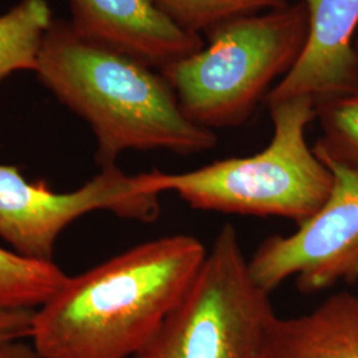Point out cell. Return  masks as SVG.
<instances>
[{
  "label": "cell",
  "mask_w": 358,
  "mask_h": 358,
  "mask_svg": "<svg viewBox=\"0 0 358 358\" xmlns=\"http://www.w3.org/2000/svg\"><path fill=\"white\" fill-rule=\"evenodd\" d=\"M206 255L196 238L178 234L69 278L36 309L32 344L44 358L133 357L187 292Z\"/></svg>",
  "instance_id": "1"
},
{
  "label": "cell",
  "mask_w": 358,
  "mask_h": 358,
  "mask_svg": "<svg viewBox=\"0 0 358 358\" xmlns=\"http://www.w3.org/2000/svg\"><path fill=\"white\" fill-rule=\"evenodd\" d=\"M40 80L93 130L101 167L127 150L202 153L217 134L192 122L179 106L166 77L149 65L78 36L53 22L36 66Z\"/></svg>",
  "instance_id": "2"
},
{
  "label": "cell",
  "mask_w": 358,
  "mask_h": 358,
  "mask_svg": "<svg viewBox=\"0 0 358 358\" xmlns=\"http://www.w3.org/2000/svg\"><path fill=\"white\" fill-rule=\"evenodd\" d=\"M273 134L262 152L167 174L145 173L153 192H173L187 205L223 214L280 217L301 224L329 196L333 174L309 148L306 131L316 103L294 97L267 103Z\"/></svg>",
  "instance_id": "3"
},
{
  "label": "cell",
  "mask_w": 358,
  "mask_h": 358,
  "mask_svg": "<svg viewBox=\"0 0 358 358\" xmlns=\"http://www.w3.org/2000/svg\"><path fill=\"white\" fill-rule=\"evenodd\" d=\"M309 15L303 1L235 17L206 36L208 44L159 72L185 115L210 130L238 128L272 84L287 76L307 44Z\"/></svg>",
  "instance_id": "4"
},
{
  "label": "cell",
  "mask_w": 358,
  "mask_h": 358,
  "mask_svg": "<svg viewBox=\"0 0 358 358\" xmlns=\"http://www.w3.org/2000/svg\"><path fill=\"white\" fill-rule=\"evenodd\" d=\"M276 317L251 278L234 226L226 224L187 292L131 358H259Z\"/></svg>",
  "instance_id": "5"
},
{
  "label": "cell",
  "mask_w": 358,
  "mask_h": 358,
  "mask_svg": "<svg viewBox=\"0 0 358 358\" xmlns=\"http://www.w3.org/2000/svg\"><path fill=\"white\" fill-rule=\"evenodd\" d=\"M159 195L145 173L128 176L115 165L69 192H53L44 182L27 180L16 167L0 165V238L23 257L52 263L57 238L77 217L105 210L150 223L159 217Z\"/></svg>",
  "instance_id": "6"
},
{
  "label": "cell",
  "mask_w": 358,
  "mask_h": 358,
  "mask_svg": "<svg viewBox=\"0 0 358 358\" xmlns=\"http://www.w3.org/2000/svg\"><path fill=\"white\" fill-rule=\"evenodd\" d=\"M333 185L324 205L289 235H272L248 259L254 282L271 294L294 279L303 294L358 280V169L322 161Z\"/></svg>",
  "instance_id": "7"
},
{
  "label": "cell",
  "mask_w": 358,
  "mask_h": 358,
  "mask_svg": "<svg viewBox=\"0 0 358 358\" xmlns=\"http://www.w3.org/2000/svg\"><path fill=\"white\" fill-rule=\"evenodd\" d=\"M78 36L157 69L201 51V35L185 31L157 0H69Z\"/></svg>",
  "instance_id": "8"
},
{
  "label": "cell",
  "mask_w": 358,
  "mask_h": 358,
  "mask_svg": "<svg viewBox=\"0 0 358 358\" xmlns=\"http://www.w3.org/2000/svg\"><path fill=\"white\" fill-rule=\"evenodd\" d=\"M309 15L307 44L294 69L282 77L266 103L309 97L315 103L358 93L353 40L358 0H300Z\"/></svg>",
  "instance_id": "9"
},
{
  "label": "cell",
  "mask_w": 358,
  "mask_h": 358,
  "mask_svg": "<svg viewBox=\"0 0 358 358\" xmlns=\"http://www.w3.org/2000/svg\"><path fill=\"white\" fill-rule=\"evenodd\" d=\"M259 358H358V294L338 292L307 315L275 317Z\"/></svg>",
  "instance_id": "10"
},
{
  "label": "cell",
  "mask_w": 358,
  "mask_h": 358,
  "mask_svg": "<svg viewBox=\"0 0 358 358\" xmlns=\"http://www.w3.org/2000/svg\"><path fill=\"white\" fill-rule=\"evenodd\" d=\"M52 23L45 0H23L0 16V81L15 71H36L41 44Z\"/></svg>",
  "instance_id": "11"
},
{
  "label": "cell",
  "mask_w": 358,
  "mask_h": 358,
  "mask_svg": "<svg viewBox=\"0 0 358 358\" xmlns=\"http://www.w3.org/2000/svg\"><path fill=\"white\" fill-rule=\"evenodd\" d=\"M69 279L53 262H38L0 247V307L36 308Z\"/></svg>",
  "instance_id": "12"
},
{
  "label": "cell",
  "mask_w": 358,
  "mask_h": 358,
  "mask_svg": "<svg viewBox=\"0 0 358 358\" xmlns=\"http://www.w3.org/2000/svg\"><path fill=\"white\" fill-rule=\"evenodd\" d=\"M321 137L313 152L321 161L358 169V93L316 105Z\"/></svg>",
  "instance_id": "13"
},
{
  "label": "cell",
  "mask_w": 358,
  "mask_h": 358,
  "mask_svg": "<svg viewBox=\"0 0 358 358\" xmlns=\"http://www.w3.org/2000/svg\"><path fill=\"white\" fill-rule=\"evenodd\" d=\"M157 3L185 31L202 36L235 17L267 11L288 0H157Z\"/></svg>",
  "instance_id": "14"
},
{
  "label": "cell",
  "mask_w": 358,
  "mask_h": 358,
  "mask_svg": "<svg viewBox=\"0 0 358 358\" xmlns=\"http://www.w3.org/2000/svg\"><path fill=\"white\" fill-rule=\"evenodd\" d=\"M36 309L0 307V358H44L32 344Z\"/></svg>",
  "instance_id": "15"
},
{
  "label": "cell",
  "mask_w": 358,
  "mask_h": 358,
  "mask_svg": "<svg viewBox=\"0 0 358 358\" xmlns=\"http://www.w3.org/2000/svg\"><path fill=\"white\" fill-rule=\"evenodd\" d=\"M353 52H355V59H356V66L358 72V29L355 40H353Z\"/></svg>",
  "instance_id": "16"
}]
</instances>
